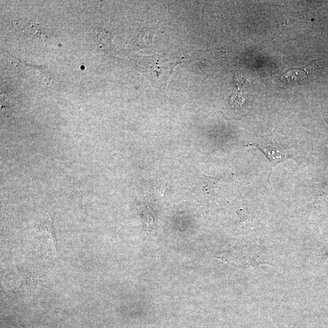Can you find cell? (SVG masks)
<instances>
[{
	"label": "cell",
	"mask_w": 328,
	"mask_h": 328,
	"mask_svg": "<svg viewBox=\"0 0 328 328\" xmlns=\"http://www.w3.org/2000/svg\"><path fill=\"white\" fill-rule=\"evenodd\" d=\"M323 66V60H314L308 65L300 68H291L286 71L280 76L282 82L285 83H297L306 79L311 74L316 73Z\"/></svg>",
	"instance_id": "1"
},
{
	"label": "cell",
	"mask_w": 328,
	"mask_h": 328,
	"mask_svg": "<svg viewBox=\"0 0 328 328\" xmlns=\"http://www.w3.org/2000/svg\"><path fill=\"white\" fill-rule=\"evenodd\" d=\"M255 146L259 150H261L271 161L272 164L271 171L273 167H275L280 162L290 158L291 155L285 148L282 149L272 144H262L261 143L252 144ZM269 175V177H270Z\"/></svg>",
	"instance_id": "2"
}]
</instances>
